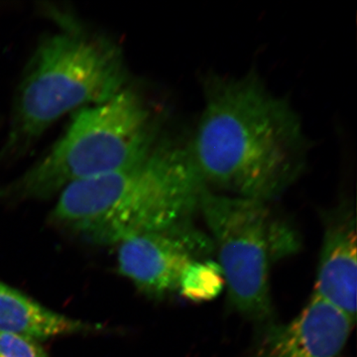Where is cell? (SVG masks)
<instances>
[{"instance_id":"6da1fadb","label":"cell","mask_w":357,"mask_h":357,"mask_svg":"<svg viewBox=\"0 0 357 357\" xmlns=\"http://www.w3.org/2000/svg\"><path fill=\"white\" fill-rule=\"evenodd\" d=\"M204 109L189 146L210 191L271 203L301 177L309 142L285 98L255 72L204 79Z\"/></svg>"},{"instance_id":"7a4b0ae2","label":"cell","mask_w":357,"mask_h":357,"mask_svg":"<svg viewBox=\"0 0 357 357\" xmlns=\"http://www.w3.org/2000/svg\"><path fill=\"white\" fill-rule=\"evenodd\" d=\"M206 189L187 147L157 143L137 163L66 188L49 222L96 246L192 220Z\"/></svg>"},{"instance_id":"3957f363","label":"cell","mask_w":357,"mask_h":357,"mask_svg":"<svg viewBox=\"0 0 357 357\" xmlns=\"http://www.w3.org/2000/svg\"><path fill=\"white\" fill-rule=\"evenodd\" d=\"M128 86L126 58L109 37L73 23L46 35L16 89L0 166L24 156L64 115L107 102Z\"/></svg>"},{"instance_id":"277c9868","label":"cell","mask_w":357,"mask_h":357,"mask_svg":"<svg viewBox=\"0 0 357 357\" xmlns=\"http://www.w3.org/2000/svg\"><path fill=\"white\" fill-rule=\"evenodd\" d=\"M158 119L139 91L126 86L107 102L75 112L46 154L0 185V203L43 201L77 183L134 165L159 142Z\"/></svg>"},{"instance_id":"5b68a950","label":"cell","mask_w":357,"mask_h":357,"mask_svg":"<svg viewBox=\"0 0 357 357\" xmlns=\"http://www.w3.org/2000/svg\"><path fill=\"white\" fill-rule=\"evenodd\" d=\"M199 213L215 246L230 306L257 326L273 323L270 270L299 250L297 231L270 203L206 188Z\"/></svg>"},{"instance_id":"8992f818","label":"cell","mask_w":357,"mask_h":357,"mask_svg":"<svg viewBox=\"0 0 357 357\" xmlns=\"http://www.w3.org/2000/svg\"><path fill=\"white\" fill-rule=\"evenodd\" d=\"M117 246L119 273L153 299H162L178 291L185 268L211 258L215 252L210 236L192 220L130 237Z\"/></svg>"},{"instance_id":"52a82bcc","label":"cell","mask_w":357,"mask_h":357,"mask_svg":"<svg viewBox=\"0 0 357 357\" xmlns=\"http://www.w3.org/2000/svg\"><path fill=\"white\" fill-rule=\"evenodd\" d=\"M354 324L337 307L312 295L288 323L259 326L246 357H344Z\"/></svg>"},{"instance_id":"ba28073f","label":"cell","mask_w":357,"mask_h":357,"mask_svg":"<svg viewBox=\"0 0 357 357\" xmlns=\"http://www.w3.org/2000/svg\"><path fill=\"white\" fill-rule=\"evenodd\" d=\"M312 296L356 319V220L349 204L324 215V236Z\"/></svg>"},{"instance_id":"9c48e42d","label":"cell","mask_w":357,"mask_h":357,"mask_svg":"<svg viewBox=\"0 0 357 357\" xmlns=\"http://www.w3.org/2000/svg\"><path fill=\"white\" fill-rule=\"evenodd\" d=\"M102 326L84 323L52 311L32 298L0 281V333L40 340L100 332Z\"/></svg>"},{"instance_id":"30bf717a","label":"cell","mask_w":357,"mask_h":357,"mask_svg":"<svg viewBox=\"0 0 357 357\" xmlns=\"http://www.w3.org/2000/svg\"><path fill=\"white\" fill-rule=\"evenodd\" d=\"M225 287V276L218 261L208 259L191 263L178 282V292L191 302L215 299Z\"/></svg>"},{"instance_id":"8fae6325","label":"cell","mask_w":357,"mask_h":357,"mask_svg":"<svg viewBox=\"0 0 357 357\" xmlns=\"http://www.w3.org/2000/svg\"><path fill=\"white\" fill-rule=\"evenodd\" d=\"M0 357H48V354L33 338L0 333Z\"/></svg>"}]
</instances>
